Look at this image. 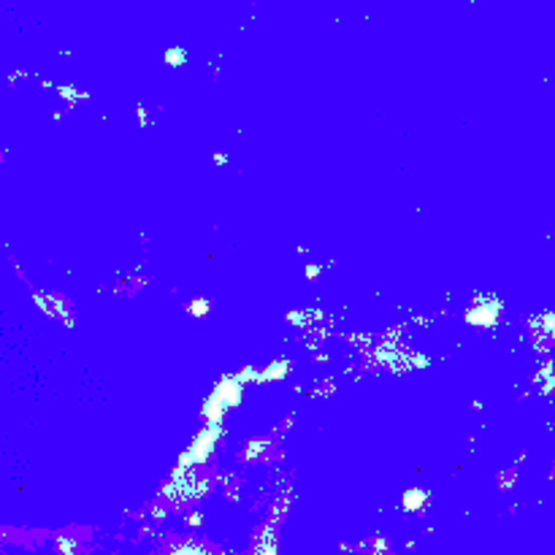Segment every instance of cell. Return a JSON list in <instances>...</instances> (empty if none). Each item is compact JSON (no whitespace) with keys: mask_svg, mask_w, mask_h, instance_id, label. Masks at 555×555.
<instances>
[{"mask_svg":"<svg viewBox=\"0 0 555 555\" xmlns=\"http://www.w3.org/2000/svg\"><path fill=\"white\" fill-rule=\"evenodd\" d=\"M463 317H466V323H469V325L493 328L498 323V317H501V301H490V304H487L485 298H479V301H474V306L466 309Z\"/></svg>","mask_w":555,"mask_h":555,"instance_id":"6da1fadb","label":"cell"},{"mask_svg":"<svg viewBox=\"0 0 555 555\" xmlns=\"http://www.w3.org/2000/svg\"><path fill=\"white\" fill-rule=\"evenodd\" d=\"M290 374V360H273V363L260 374V382H271V379H282Z\"/></svg>","mask_w":555,"mask_h":555,"instance_id":"7a4b0ae2","label":"cell"},{"mask_svg":"<svg viewBox=\"0 0 555 555\" xmlns=\"http://www.w3.org/2000/svg\"><path fill=\"white\" fill-rule=\"evenodd\" d=\"M184 309H187V314H192V317H203V314L211 312V304H209V298H195V301H190Z\"/></svg>","mask_w":555,"mask_h":555,"instance_id":"3957f363","label":"cell"},{"mask_svg":"<svg viewBox=\"0 0 555 555\" xmlns=\"http://www.w3.org/2000/svg\"><path fill=\"white\" fill-rule=\"evenodd\" d=\"M165 63H168V65H176V68H179V65L187 63V52H184V49H168V52H165Z\"/></svg>","mask_w":555,"mask_h":555,"instance_id":"277c9868","label":"cell"},{"mask_svg":"<svg viewBox=\"0 0 555 555\" xmlns=\"http://www.w3.org/2000/svg\"><path fill=\"white\" fill-rule=\"evenodd\" d=\"M423 498H425L423 490H409V493L404 496V506H406V509H414V506H417Z\"/></svg>","mask_w":555,"mask_h":555,"instance_id":"5b68a950","label":"cell"},{"mask_svg":"<svg viewBox=\"0 0 555 555\" xmlns=\"http://www.w3.org/2000/svg\"><path fill=\"white\" fill-rule=\"evenodd\" d=\"M57 92H60V95H63L65 100H73V98H84V92H76V90H73V87H60Z\"/></svg>","mask_w":555,"mask_h":555,"instance_id":"8992f818","label":"cell"},{"mask_svg":"<svg viewBox=\"0 0 555 555\" xmlns=\"http://www.w3.org/2000/svg\"><path fill=\"white\" fill-rule=\"evenodd\" d=\"M320 271H323V265H306V279H317Z\"/></svg>","mask_w":555,"mask_h":555,"instance_id":"52a82bcc","label":"cell"},{"mask_svg":"<svg viewBox=\"0 0 555 555\" xmlns=\"http://www.w3.org/2000/svg\"><path fill=\"white\" fill-rule=\"evenodd\" d=\"M136 111H138V119H141V125L146 128V125H149V114H146V109H144V106H138Z\"/></svg>","mask_w":555,"mask_h":555,"instance_id":"ba28073f","label":"cell"},{"mask_svg":"<svg viewBox=\"0 0 555 555\" xmlns=\"http://www.w3.org/2000/svg\"><path fill=\"white\" fill-rule=\"evenodd\" d=\"M214 163L225 165V163H228V155H222V152H214Z\"/></svg>","mask_w":555,"mask_h":555,"instance_id":"9c48e42d","label":"cell"}]
</instances>
